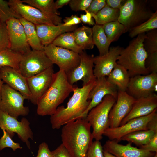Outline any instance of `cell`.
Segmentation results:
<instances>
[{
	"instance_id": "cell-6",
	"label": "cell",
	"mask_w": 157,
	"mask_h": 157,
	"mask_svg": "<svg viewBox=\"0 0 157 157\" xmlns=\"http://www.w3.org/2000/svg\"><path fill=\"white\" fill-rule=\"evenodd\" d=\"M116 100L113 96L106 95L101 102L89 111L85 117L92 129V133L95 140H101L104 131L109 128V113Z\"/></svg>"
},
{
	"instance_id": "cell-35",
	"label": "cell",
	"mask_w": 157,
	"mask_h": 157,
	"mask_svg": "<svg viewBox=\"0 0 157 157\" xmlns=\"http://www.w3.org/2000/svg\"><path fill=\"white\" fill-rule=\"evenodd\" d=\"M157 11L156 10L148 19L131 29L129 31V35L131 38H135L140 34L157 29Z\"/></svg>"
},
{
	"instance_id": "cell-49",
	"label": "cell",
	"mask_w": 157,
	"mask_h": 157,
	"mask_svg": "<svg viewBox=\"0 0 157 157\" xmlns=\"http://www.w3.org/2000/svg\"><path fill=\"white\" fill-rule=\"evenodd\" d=\"M70 0H57L55 2V6L56 8L58 9L62 7L65 5L69 3Z\"/></svg>"
},
{
	"instance_id": "cell-9",
	"label": "cell",
	"mask_w": 157,
	"mask_h": 157,
	"mask_svg": "<svg viewBox=\"0 0 157 157\" xmlns=\"http://www.w3.org/2000/svg\"><path fill=\"white\" fill-rule=\"evenodd\" d=\"M44 51L31 50L23 55L19 71L28 78L38 74L53 65Z\"/></svg>"
},
{
	"instance_id": "cell-25",
	"label": "cell",
	"mask_w": 157,
	"mask_h": 157,
	"mask_svg": "<svg viewBox=\"0 0 157 157\" xmlns=\"http://www.w3.org/2000/svg\"><path fill=\"white\" fill-rule=\"evenodd\" d=\"M24 3L32 6L48 16L57 25L62 23V18L59 16L60 13L55 7L53 0H22Z\"/></svg>"
},
{
	"instance_id": "cell-20",
	"label": "cell",
	"mask_w": 157,
	"mask_h": 157,
	"mask_svg": "<svg viewBox=\"0 0 157 157\" xmlns=\"http://www.w3.org/2000/svg\"><path fill=\"white\" fill-rule=\"evenodd\" d=\"M0 75L4 83L18 91L29 101L31 94L26 78L18 71L11 67H4L0 68Z\"/></svg>"
},
{
	"instance_id": "cell-43",
	"label": "cell",
	"mask_w": 157,
	"mask_h": 157,
	"mask_svg": "<svg viewBox=\"0 0 157 157\" xmlns=\"http://www.w3.org/2000/svg\"><path fill=\"white\" fill-rule=\"evenodd\" d=\"M35 157H53V156L48 144L44 142L39 145L37 155Z\"/></svg>"
},
{
	"instance_id": "cell-45",
	"label": "cell",
	"mask_w": 157,
	"mask_h": 157,
	"mask_svg": "<svg viewBox=\"0 0 157 157\" xmlns=\"http://www.w3.org/2000/svg\"><path fill=\"white\" fill-rule=\"evenodd\" d=\"M63 21V25L69 27L76 25L81 22L80 17L76 15H72L70 17H66Z\"/></svg>"
},
{
	"instance_id": "cell-47",
	"label": "cell",
	"mask_w": 157,
	"mask_h": 157,
	"mask_svg": "<svg viewBox=\"0 0 157 157\" xmlns=\"http://www.w3.org/2000/svg\"><path fill=\"white\" fill-rule=\"evenodd\" d=\"M106 4L110 7L114 9L119 10L126 0H106Z\"/></svg>"
},
{
	"instance_id": "cell-33",
	"label": "cell",
	"mask_w": 157,
	"mask_h": 157,
	"mask_svg": "<svg viewBox=\"0 0 157 157\" xmlns=\"http://www.w3.org/2000/svg\"><path fill=\"white\" fill-rule=\"evenodd\" d=\"M23 55L10 49L0 51V68L8 67L19 71Z\"/></svg>"
},
{
	"instance_id": "cell-7",
	"label": "cell",
	"mask_w": 157,
	"mask_h": 157,
	"mask_svg": "<svg viewBox=\"0 0 157 157\" xmlns=\"http://www.w3.org/2000/svg\"><path fill=\"white\" fill-rule=\"evenodd\" d=\"M26 98L20 93L6 84L2 87L0 100V110L17 119L29 113L28 107L24 105Z\"/></svg>"
},
{
	"instance_id": "cell-48",
	"label": "cell",
	"mask_w": 157,
	"mask_h": 157,
	"mask_svg": "<svg viewBox=\"0 0 157 157\" xmlns=\"http://www.w3.org/2000/svg\"><path fill=\"white\" fill-rule=\"evenodd\" d=\"M147 127L148 130L157 132V115L148 122Z\"/></svg>"
},
{
	"instance_id": "cell-13",
	"label": "cell",
	"mask_w": 157,
	"mask_h": 157,
	"mask_svg": "<svg viewBox=\"0 0 157 157\" xmlns=\"http://www.w3.org/2000/svg\"><path fill=\"white\" fill-rule=\"evenodd\" d=\"M6 23L9 35L10 49L22 55L30 51L31 48L19 19L11 18Z\"/></svg>"
},
{
	"instance_id": "cell-19",
	"label": "cell",
	"mask_w": 157,
	"mask_h": 157,
	"mask_svg": "<svg viewBox=\"0 0 157 157\" xmlns=\"http://www.w3.org/2000/svg\"><path fill=\"white\" fill-rule=\"evenodd\" d=\"M124 48L119 46L110 47L102 56H94V73L96 78L107 76L117 64V58Z\"/></svg>"
},
{
	"instance_id": "cell-40",
	"label": "cell",
	"mask_w": 157,
	"mask_h": 157,
	"mask_svg": "<svg viewBox=\"0 0 157 157\" xmlns=\"http://www.w3.org/2000/svg\"><path fill=\"white\" fill-rule=\"evenodd\" d=\"M92 0H70L69 4L71 9L74 11H86Z\"/></svg>"
},
{
	"instance_id": "cell-46",
	"label": "cell",
	"mask_w": 157,
	"mask_h": 157,
	"mask_svg": "<svg viewBox=\"0 0 157 157\" xmlns=\"http://www.w3.org/2000/svg\"><path fill=\"white\" fill-rule=\"evenodd\" d=\"M85 12L86 13L85 14H81L80 15V18L81 22L84 24H87L90 25H94L95 23L91 13L87 10Z\"/></svg>"
},
{
	"instance_id": "cell-34",
	"label": "cell",
	"mask_w": 157,
	"mask_h": 157,
	"mask_svg": "<svg viewBox=\"0 0 157 157\" xmlns=\"http://www.w3.org/2000/svg\"><path fill=\"white\" fill-rule=\"evenodd\" d=\"M102 26L105 34L111 43L117 41L123 34L126 32L125 27L118 20L108 22Z\"/></svg>"
},
{
	"instance_id": "cell-41",
	"label": "cell",
	"mask_w": 157,
	"mask_h": 157,
	"mask_svg": "<svg viewBox=\"0 0 157 157\" xmlns=\"http://www.w3.org/2000/svg\"><path fill=\"white\" fill-rule=\"evenodd\" d=\"M106 5L105 0H92L86 10L91 13L96 14Z\"/></svg>"
},
{
	"instance_id": "cell-42",
	"label": "cell",
	"mask_w": 157,
	"mask_h": 157,
	"mask_svg": "<svg viewBox=\"0 0 157 157\" xmlns=\"http://www.w3.org/2000/svg\"><path fill=\"white\" fill-rule=\"evenodd\" d=\"M145 150L155 153H157V133H155L148 142L140 148Z\"/></svg>"
},
{
	"instance_id": "cell-11",
	"label": "cell",
	"mask_w": 157,
	"mask_h": 157,
	"mask_svg": "<svg viewBox=\"0 0 157 157\" xmlns=\"http://www.w3.org/2000/svg\"><path fill=\"white\" fill-rule=\"evenodd\" d=\"M157 73H151L130 78L126 92L135 99L148 97L157 91Z\"/></svg>"
},
{
	"instance_id": "cell-21",
	"label": "cell",
	"mask_w": 157,
	"mask_h": 157,
	"mask_svg": "<svg viewBox=\"0 0 157 157\" xmlns=\"http://www.w3.org/2000/svg\"><path fill=\"white\" fill-rule=\"evenodd\" d=\"M103 147L117 157H152L156 153L133 147L131 143L121 144L115 140H107Z\"/></svg>"
},
{
	"instance_id": "cell-4",
	"label": "cell",
	"mask_w": 157,
	"mask_h": 157,
	"mask_svg": "<svg viewBox=\"0 0 157 157\" xmlns=\"http://www.w3.org/2000/svg\"><path fill=\"white\" fill-rule=\"evenodd\" d=\"M145 37L144 33L133 39L123 49L117 58V63L126 69L130 78L150 73L145 65L147 57L144 44Z\"/></svg>"
},
{
	"instance_id": "cell-16",
	"label": "cell",
	"mask_w": 157,
	"mask_h": 157,
	"mask_svg": "<svg viewBox=\"0 0 157 157\" xmlns=\"http://www.w3.org/2000/svg\"><path fill=\"white\" fill-rule=\"evenodd\" d=\"M80 61L79 65L72 71L66 74L68 80L72 85L79 81L86 85L96 78L94 75L93 55L88 54L83 51L79 54Z\"/></svg>"
},
{
	"instance_id": "cell-37",
	"label": "cell",
	"mask_w": 157,
	"mask_h": 157,
	"mask_svg": "<svg viewBox=\"0 0 157 157\" xmlns=\"http://www.w3.org/2000/svg\"><path fill=\"white\" fill-rule=\"evenodd\" d=\"M3 135L0 139V151L6 147L11 148L13 151L18 149H22V147L18 143L15 142L5 130H3Z\"/></svg>"
},
{
	"instance_id": "cell-22",
	"label": "cell",
	"mask_w": 157,
	"mask_h": 157,
	"mask_svg": "<svg viewBox=\"0 0 157 157\" xmlns=\"http://www.w3.org/2000/svg\"><path fill=\"white\" fill-rule=\"evenodd\" d=\"M157 108V95L155 93L148 97L136 99L131 110L122 120L120 126L132 119L148 115Z\"/></svg>"
},
{
	"instance_id": "cell-50",
	"label": "cell",
	"mask_w": 157,
	"mask_h": 157,
	"mask_svg": "<svg viewBox=\"0 0 157 157\" xmlns=\"http://www.w3.org/2000/svg\"><path fill=\"white\" fill-rule=\"evenodd\" d=\"M104 157H117L108 151L104 150Z\"/></svg>"
},
{
	"instance_id": "cell-44",
	"label": "cell",
	"mask_w": 157,
	"mask_h": 157,
	"mask_svg": "<svg viewBox=\"0 0 157 157\" xmlns=\"http://www.w3.org/2000/svg\"><path fill=\"white\" fill-rule=\"evenodd\" d=\"M51 152L53 157H71L62 144Z\"/></svg>"
},
{
	"instance_id": "cell-3",
	"label": "cell",
	"mask_w": 157,
	"mask_h": 157,
	"mask_svg": "<svg viewBox=\"0 0 157 157\" xmlns=\"http://www.w3.org/2000/svg\"><path fill=\"white\" fill-rule=\"evenodd\" d=\"M74 86L69 82L64 71L59 69L54 73L49 86L38 101L37 114L41 116L52 115L73 92Z\"/></svg>"
},
{
	"instance_id": "cell-12",
	"label": "cell",
	"mask_w": 157,
	"mask_h": 157,
	"mask_svg": "<svg viewBox=\"0 0 157 157\" xmlns=\"http://www.w3.org/2000/svg\"><path fill=\"white\" fill-rule=\"evenodd\" d=\"M157 115V109L146 116L132 119L125 124L115 128H108L104 131L103 135L109 140L121 141L122 138L133 132L147 130L148 122Z\"/></svg>"
},
{
	"instance_id": "cell-32",
	"label": "cell",
	"mask_w": 157,
	"mask_h": 157,
	"mask_svg": "<svg viewBox=\"0 0 157 157\" xmlns=\"http://www.w3.org/2000/svg\"><path fill=\"white\" fill-rule=\"evenodd\" d=\"M156 133L149 130L137 131L125 135L121 140L127 141L140 147L147 144Z\"/></svg>"
},
{
	"instance_id": "cell-29",
	"label": "cell",
	"mask_w": 157,
	"mask_h": 157,
	"mask_svg": "<svg viewBox=\"0 0 157 157\" xmlns=\"http://www.w3.org/2000/svg\"><path fill=\"white\" fill-rule=\"evenodd\" d=\"M92 29L93 42L98 50L99 55L106 54L108 51L111 43L105 34L102 26L95 24Z\"/></svg>"
},
{
	"instance_id": "cell-27",
	"label": "cell",
	"mask_w": 157,
	"mask_h": 157,
	"mask_svg": "<svg viewBox=\"0 0 157 157\" xmlns=\"http://www.w3.org/2000/svg\"><path fill=\"white\" fill-rule=\"evenodd\" d=\"M73 33L77 44L83 50L94 48L92 28L83 26L77 28Z\"/></svg>"
},
{
	"instance_id": "cell-5",
	"label": "cell",
	"mask_w": 157,
	"mask_h": 157,
	"mask_svg": "<svg viewBox=\"0 0 157 157\" xmlns=\"http://www.w3.org/2000/svg\"><path fill=\"white\" fill-rule=\"evenodd\" d=\"M147 0H127L119 9L118 21L125 27L126 32L148 19L154 12Z\"/></svg>"
},
{
	"instance_id": "cell-10",
	"label": "cell",
	"mask_w": 157,
	"mask_h": 157,
	"mask_svg": "<svg viewBox=\"0 0 157 157\" xmlns=\"http://www.w3.org/2000/svg\"><path fill=\"white\" fill-rule=\"evenodd\" d=\"M44 51L53 64L67 74L77 67L80 61L79 53L51 44L44 47Z\"/></svg>"
},
{
	"instance_id": "cell-15",
	"label": "cell",
	"mask_w": 157,
	"mask_h": 157,
	"mask_svg": "<svg viewBox=\"0 0 157 157\" xmlns=\"http://www.w3.org/2000/svg\"><path fill=\"white\" fill-rule=\"evenodd\" d=\"M135 100L126 91L118 90L116 101L109 113V128H115L120 125L131 110Z\"/></svg>"
},
{
	"instance_id": "cell-23",
	"label": "cell",
	"mask_w": 157,
	"mask_h": 157,
	"mask_svg": "<svg viewBox=\"0 0 157 157\" xmlns=\"http://www.w3.org/2000/svg\"><path fill=\"white\" fill-rule=\"evenodd\" d=\"M38 38L44 46L52 44L53 41L60 35L65 33L73 32L77 28V26H66L63 23L57 25L46 24L35 25Z\"/></svg>"
},
{
	"instance_id": "cell-17",
	"label": "cell",
	"mask_w": 157,
	"mask_h": 157,
	"mask_svg": "<svg viewBox=\"0 0 157 157\" xmlns=\"http://www.w3.org/2000/svg\"><path fill=\"white\" fill-rule=\"evenodd\" d=\"M118 90L117 87L109 81L106 77L96 78L95 83L89 94L88 100L90 101L83 118H85L89 111L101 102L106 95H111L117 99Z\"/></svg>"
},
{
	"instance_id": "cell-31",
	"label": "cell",
	"mask_w": 157,
	"mask_h": 157,
	"mask_svg": "<svg viewBox=\"0 0 157 157\" xmlns=\"http://www.w3.org/2000/svg\"><path fill=\"white\" fill-rule=\"evenodd\" d=\"M91 14L95 24L102 25L108 22L118 20L119 10L114 9L106 4L96 14Z\"/></svg>"
},
{
	"instance_id": "cell-24",
	"label": "cell",
	"mask_w": 157,
	"mask_h": 157,
	"mask_svg": "<svg viewBox=\"0 0 157 157\" xmlns=\"http://www.w3.org/2000/svg\"><path fill=\"white\" fill-rule=\"evenodd\" d=\"M144 44L147 54L146 65L149 68L154 69L157 67V29L146 33Z\"/></svg>"
},
{
	"instance_id": "cell-26",
	"label": "cell",
	"mask_w": 157,
	"mask_h": 157,
	"mask_svg": "<svg viewBox=\"0 0 157 157\" xmlns=\"http://www.w3.org/2000/svg\"><path fill=\"white\" fill-rule=\"evenodd\" d=\"M107 76L108 80L116 86L119 90L126 91L130 77L127 71L124 67L117 63Z\"/></svg>"
},
{
	"instance_id": "cell-8",
	"label": "cell",
	"mask_w": 157,
	"mask_h": 157,
	"mask_svg": "<svg viewBox=\"0 0 157 157\" xmlns=\"http://www.w3.org/2000/svg\"><path fill=\"white\" fill-rule=\"evenodd\" d=\"M30 123L26 118H22L20 121L6 112L0 110V128L5 130L12 138L14 133L25 143L28 148L30 149L28 139L33 140V133L30 127Z\"/></svg>"
},
{
	"instance_id": "cell-51",
	"label": "cell",
	"mask_w": 157,
	"mask_h": 157,
	"mask_svg": "<svg viewBox=\"0 0 157 157\" xmlns=\"http://www.w3.org/2000/svg\"><path fill=\"white\" fill-rule=\"evenodd\" d=\"M4 84V82L1 78L0 75V100L1 98V89L3 85Z\"/></svg>"
},
{
	"instance_id": "cell-30",
	"label": "cell",
	"mask_w": 157,
	"mask_h": 157,
	"mask_svg": "<svg viewBox=\"0 0 157 157\" xmlns=\"http://www.w3.org/2000/svg\"><path fill=\"white\" fill-rule=\"evenodd\" d=\"M52 44L56 46L72 50L79 54L83 51L77 44L73 32L65 33L60 35Z\"/></svg>"
},
{
	"instance_id": "cell-2",
	"label": "cell",
	"mask_w": 157,
	"mask_h": 157,
	"mask_svg": "<svg viewBox=\"0 0 157 157\" xmlns=\"http://www.w3.org/2000/svg\"><path fill=\"white\" fill-rule=\"evenodd\" d=\"M91 128L85 118L71 122L62 127V144L71 157H86L94 139Z\"/></svg>"
},
{
	"instance_id": "cell-1",
	"label": "cell",
	"mask_w": 157,
	"mask_h": 157,
	"mask_svg": "<svg viewBox=\"0 0 157 157\" xmlns=\"http://www.w3.org/2000/svg\"><path fill=\"white\" fill-rule=\"evenodd\" d=\"M96 78L79 88L74 86L73 94L69 100L67 106H58L50 118L53 129H60L71 122L83 119V114L90 103L89 94L94 85Z\"/></svg>"
},
{
	"instance_id": "cell-52",
	"label": "cell",
	"mask_w": 157,
	"mask_h": 157,
	"mask_svg": "<svg viewBox=\"0 0 157 157\" xmlns=\"http://www.w3.org/2000/svg\"><path fill=\"white\" fill-rule=\"evenodd\" d=\"M153 157H157V153H156L154 156Z\"/></svg>"
},
{
	"instance_id": "cell-38",
	"label": "cell",
	"mask_w": 157,
	"mask_h": 157,
	"mask_svg": "<svg viewBox=\"0 0 157 157\" xmlns=\"http://www.w3.org/2000/svg\"><path fill=\"white\" fill-rule=\"evenodd\" d=\"M8 49L10 42L6 24L0 21V51Z\"/></svg>"
},
{
	"instance_id": "cell-18",
	"label": "cell",
	"mask_w": 157,
	"mask_h": 157,
	"mask_svg": "<svg viewBox=\"0 0 157 157\" xmlns=\"http://www.w3.org/2000/svg\"><path fill=\"white\" fill-rule=\"evenodd\" d=\"M53 65L34 76L26 78L31 94L30 101L37 105L38 101L49 86L54 74Z\"/></svg>"
},
{
	"instance_id": "cell-28",
	"label": "cell",
	"mask_w": 157,
	"mask_h": 157,
	"mask_svg": "<svg viewBox=\"0 0 157 157\" xmlns=\"http://www.w3.org/2000/svg\"><path fill=\"white\" fill-rule=\"evenodd\" d=\"M19 20L23 26L27 41L32 49L44 51V47L38 38L35 25L22 18Z\"/></svg>"
},
{
	"instance_id": "cell-36",
	"label": "cell",
	"mask_w": 157,
	"mask_h": 157,
	"mask_svg": "<svg viewBox=\"0 0 157 157\" xmlns=\"http://www.w3.org/2000/svg\"><path fill=\"white\" fill-rule=\"evenodd\" d=\"M21 17L10 7L8 1L0 0V21L5 22L13 18L20 19Z\"/></svg>"
},
{
	"instance_id": "cell-39",
	"label": "cell",
	"mask_w": 157,
	"mask_h": 157,
	"mask_svg": "<svg viewBox=\"0 0 157 157\" xmlns=\"http://www.w3.org/2000/svg\"><path fill=\"white\" fill-rule=\"evenodd\" d=\"M86 157H104V149L100 141L93 142L88 149Z\"/></svg>"
},
{
	"instance_id": "cell-14",
	"label": "cell",
	"mask_w": 157,
	"mask_h": 157,
	"mask_svg": "<svg viewBox=\"0 0 157 157\" xmlns=\"http://www.w3.org/2000/svg\"><path fill=\"white\" fill-rule=\"evenodd\" d=\"M11 8L22 18L35 25L46 24L57 25L51 17L37 8L23 3L20 0H9Z\"/></svg>"
}]
</instances>
